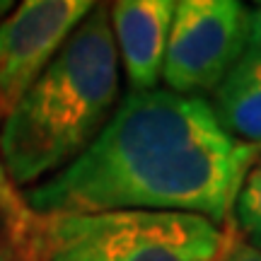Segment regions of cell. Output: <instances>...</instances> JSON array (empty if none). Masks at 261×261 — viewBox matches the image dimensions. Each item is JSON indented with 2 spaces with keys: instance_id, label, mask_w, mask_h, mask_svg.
<instances>
[{
  "instance_id": "cell-1",
  "label": "cell",
  "mask_w": 261,
  "mask_h": 261,
  "mask_svg": "<svg viewBox=\"0 0 261 261\" xmlns=\"http://www.w3.org/2000/svg\"><path fill=\"white\" fill-rule=\"evenodd\" d=\"M259 155L225 133L205 97L130 92L85 152L24 201L37 215L167 211L220 225Z\"/></svg>"
},
{
  "instance_id": "cell-2",
  "label": "cell",
  "mask_w": 261,
  "mask_h": 261,
  "mask_svg": "<svg viewBox=\"0 0 261 261\" xmlns=\"http://www.w3.org/2000/svg\"><path fill=\"white\" fill-rule=\"evenodd\" d=\"M119 97V54L109 10L75 29L19 102L3 116L0 160L15 187L68 167L112 119Z\"/></svg>"
},
{
  "instance_id": "cell-3",
  "label": "cell",
  "mask_w": 261,
  "mask_h": 261,
  "mask_svg": "<svg viewBox=\"0 0 261 261\" xmlns=\"http://www.w3.org/2000/svg\"><path fill=\"white\" fill-rule=\"evenodd\" d=\"M225 242L220 225L194 213L37 215L32 261H215Z\"/></svg>"
},
{
  "instance_id": "cell-4",
  "label": "cell",
  "mask_w": 261,
  "mask_h": 261,
  "mask_svg": "<svg viewBox=\"0 0 261 261\" xmlns=\"http://www.w3.org/2000/svg\"><path fill=\"white\" fill-rule=\"evenodd\" d=\"M249 46V8L237 0H179L162 80L169 92H215Z\"/></svg>"
},
{
  "instance_id": "cell-5",
  "label": "cell",
  "mask_w": 261,
  "mask_h": 261,
  "mask_svg": "<svg viewBox=\"0 0 261 261\" xmlns=\"http://www.w3.org/2000/svg\"><path fill=\"white\" fill-rule=\"evenodd\" d=\"M90 0H24L0 22V112L19 102L83 19Z\"/></svg>"
},
{
  "instance_id": "cell-6",
  "label": "cell",
  "mask_w": 261,
  "mask_h": 261,
  "mask_svg": "<svg viewBox=\"0 0 261 261\" xmlns=\"http://www.w3.org/2000/svg\"><path fill=\"white\" fill-rule=\"evenodd\" d=\"M177 0H119L109 8L116 54L130 92H150L162 80Z\"/></svg>"
},
{
  "instance_id": "cell-7",
  "label": "cell",
  "mask_w": 261,
  "mask_h": 261,
  "mask_svg": "<svg viewBox=\"0 0 261 261\" xmlns=\"http://www.w3.org/2000/svg\"><path fill=\"white\" fill-rule=\"evenodd\" d=\"M211 107L225 133L261 148V56L247 51L215 87Z\"/></svg>"
},
{
  "instance_id": "cell-8",
  "label": "cell",
  "mask_w": 261,
  "mask_h": 261,
  "mask_svg": "<svg viewBox=\"0 0 261 261\" xmlns=\"http://www.w3.org/2000/svg\"><path fill=\"white\" fill-rule=\"evenodd\" d=\"M232 215L242 234L240 240L261 252V162H256L244 177Z\"/></svg>"
},
{
  "instance_id": "cell-9",
  "label": "cell",
  "mask_w": 261,
  "mask_h": 261,
  "mask_svg": "<svg viewBox=\"0 0 261 261\" xmlns=\"http://www.w3.org/2000/svg\"><path fill=\"white\" fill-rule=\"evenodd\" d=\"M0 116H3V112H0ZM0 213L10 215V218H15V220H32V218L37 215L27 205V201L17 194V187L10 181L3 160H0Z\"/></svg>"
},
{
  "instance_id": "cell-10",
  "label": "cell",
  "mask_w": 261,
  "mask_h": 261,
  "mask_svg": "<svg viewBox=\"0 0 261 261\" xmlns=\"http://www.w3.org/2000/svg\"><path fill=\"white\" fill-rule=\"evenodd\" d=\"M215 261H261V252L249 247L244 240H237L232 234H227V242H225L223 252Z\"/></svg>"
},
{
  "instance_id": "cell-11",
  "label": "cell",
  "mask_w": 261,
  "mask_h": 261,
  "mask_svg": "<svg viewBox=\"0 0 261 261\" xmlns=\"http://www.w3.org/2000/svg\"><path fill=\"white\" fill-rule=\"evenodd\" d=\"M0 261H32V242H3Z\"/></svg>"
},
{
  "instance_id": "cell-12",
  "label": "cell",
  "mask_w": 261,
  "mask_h": 261,
  "mask_svg": "<svg viewBox=\"0 0 261 261\" xmlns=\"http://www.w3.org/2000/svg\"><path fill=\"white\" fill-rule=\"evenodd\" d=\"M249 54L261 56V3L254 10H249Z\"/></svg>"
}]
</instances>
